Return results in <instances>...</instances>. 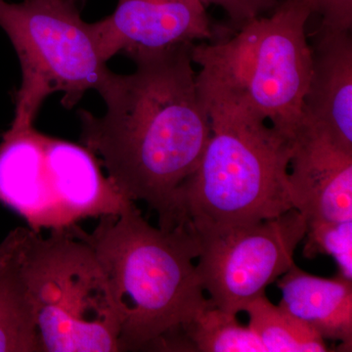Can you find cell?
<instances>
[{
    "mask_svg": "<svg viewBox=\"0 0 352 352\" xmlns=\"http://www.w3.org/2000/svg\"><path fill=\"white\" fill-rule=\"evenodd\" d=\"M131 57L135 71L112 73L99 94L101 117L80 113L82 144L131 201H145L170 226L176 195L212 135L197 88L191 45Z\"/></svg>",
    "mask_w": 352,
    "mask_h": 352,
    "instance_id": "1",
    "label": "cell"
},
{
    "mask_svg": "<svg viewBox=\"0 0 352 352\" xmlns=\"http://www.w3.org/2000/svg\"><path fill=\"white\" fill-rule=\"evenodd\" d=\"M74 229L105 275L120 349L176 351L183 329L212 303L194 263L200 252L196 234L185 226H152L134 203L122 214L100 217L94 232Z\"/></svg>",
    "mask_w": 352,
    "mask_h": 352,
    "instance_id": "2",
    "label": "cell"
},
{
    "mask_svg": "<svg viewBox=\"0 0 352 352\" xmlns=\"http://www.w3.org/2000/svg\"><path fill=\"white\" fill-rule=\"evenodd\" d=\"M311 14L307 0H285L270 17L250 21L232 38L192 44V61L201 67L197 88L208 116L270 120L293 140L311 75L305 34Z\"/></svg>",
    "mask_w": 352,
    "mask_h": 352,
    "instance_id": "3",
    "label": "cell"
},
{
    "mask_svg": "<svg viewBox=\"0 0 352 352\" xmlns=\"http://www.w3.org/2000/svg\"><path fill=\"white\" fill-rule=\"evenodd\" d=\"M212 135L178 190L168 228L201 234L273 219L296 208L292 139L265 122L210 116Z\"/></svg>",
    "mask_w": 352,
    "mask_h": 352,
    "instance_id": "4",
    "label": "cell"
},
{
    "mask_svg": "<svg viewBox=\"0 0 352 352\" xmlns=\"http://www.w3.org/2000/svg\"><path fill=\"white\" fill-rule=\"evenodd\" d=\"M39 352L122 351L120 323L94 250L74 226L50 237L23 228L18 247Z\"/></svg>",
    "mask_w": 352,
    "mask_h": 352,
    "instance_id": "5",
    "label": "cell"
},
{
    "mask_svg": "<svg viewBox=\"0 0 352 352\" xmlns=\"http://www.w3.org/2000/svg\"><path fill=\"white\" fill-rule=\"evenodd\" d=\"M0 28L17 53L22 82L15 95V126H30L46 98L59 92L66 109L88 90L100 92L112 75L94 23L69 0H0Z\"/></svg>",
    "mask_w": 352,
    "mask_h": 352,
    "instance_id": "6",
    "label": "cell"
},
{
    "mask_svg": "<svg viewBox=\"0 0 352 352\" xmlns=\"http://www.w3.org/2000/svg\"><path fill=\"white\" fill-rule=\"evenodd\" d=\"M307 219L296 208L273 219L196 234V268L214 307L238 315L294 265Z\"/></svg>",
    "mask_w": 352,
    "mask_h": 352,
    "instance_id": "7",
    "label": "cell"
},
{
    "mask_svg": "<svg viewBox=\"0 0 352 352\" xmlns=\"http://www.w3.org/2000/svg\"><path fill=\"white\" fill-rule=\"evenodd\" d=\"M206 7L203 0H119L94 25L108 61L131 58L214 38Z\"/></svg>",
    "mask_w": 352,
    "mask_h": 352,
    "instance_id": "8",
    "label": "cell"
},
{
    "mask_svg": "<svg viewBox=\"0 0 352 352\" xmlns=\"http://www.w3.org/2000/svg\"><path fill=\"white\" fill-rule=\"evenodd\" d=\"M289 168L296 208L307 224L352 220V152L303 122L292 140Z\"/></svg>",
    "mask_w": 352,
    "mask_h": 352,
    "instance_id": "9",
    "label": "cell"
},
{
    "mask_svg": "<svg viewBox=\"0 0 352 352\" xmlns=\"http://www.w3.org/2000/svg\"><path fill=\"white\" fill-rule=\"evenodd\" d=\"M44 135L34 124H10L0 142V204L30 229L69 228L51 183Z\"/></svg>",
    "mask_w": 352,
    "mask_h": 352,
    "instance_id": "10",
    "label": "cell"
},
{
    "mask_svg": "<svg viewBox=\"0 0 352 352\" xmlns=\"http://www.w3.org/2000/svg\"><path fill=\"white\" fill-rule=\"evenodd\" d=\"M311 50V75L303 100V122L352 152L351 32L320 28Z\"/></svg>",
    "mask_w": 352,
    "mask_h": 352,
    "instance_id": "11",
    "label": "cell"
},
{
    "mask_svg": "<svg viewBox=\"0 0 352 352\" xmlns=\"http://www.w3.org/2000/svg\"><path fill=\"white\" fill-rule=\"evenodd\" d=\"M44 150L53 191L69 227L80 219L122 214L129 200L85 145L44 135Z\"/></svg>",
    "mask_w": 352,
    "mask_h": 352,
    "instance_id": "12",
    "label": "cell"
},
{
    "mask_svg": "<svg viewBox=\"0 0 352 352\" xmlns=\"http://www.w3.org/2000/svg\"><path fill=\"white\" fill-rule=\"evenodd\" d=\"M279 307L316 331L324 340L352 344V281L314 276L294 264L278 279Z\"/></svg>",
    "mask_w": 352,
    "mask_h": 352,
    "instance_id": "13",
    "label": "cell"
},
{
    "mask_svg": "<svg viewBox=\"0 0 352 352\" xmlns=\"http://www.w3.org/2000/svg\"><path fill=\"white\" fill-rule=\"evenodd\" d=\"M22 227L2 241L0 252V352H38L36 317L19 261Z\"/></svg>",
    "mask_w": 352,
    "mask_h": 352,
    "instance_id": "14",
    "label": "cell"
},
{
    "mask_svg": "<svg viewBox=\"0 0 352 352\" xmlns=\"http://www.w3.org/2000/svg\"><path fill=\"white\" fill-rule=\"evenodd\" d=\"M249 327L263 342L266 352L328 351L325 340L316 331L273 305L265 296L251 300L244 308Z\"/></svg>",
    "mask_w": 352,
    "mask_h": 352,
    "instance_id": "15",
    "label": "cell"
},
{
    "mask_svg": "<svg viewBox=\"0 0 352 352\" xmlns=\"http://www.w3.org/2000/svg\"><path fill=\"white\" fill-rule=\"evenodd\" d=\"M185 349L201 352H266L256 333L241 325L237 315L210 303L182 333Z\"/></svg>",
    "mask_w": 352,
    "mask_h": 352,
    "instance_id": "16",
    "label": "cell"
},
{
    "mask_svg": "<svg viewBox=\"0 0 352 352\" xmlns=\"http://www.w3.org/2000/svg\"><path fill=\"white\" fill-rule=\"evenodd\" d=\"M305 239V256H332L339 267L340 276L352 281V220L308 223Z\"/></svg>",
    "mask_w": 352,
    "mask_h": 352,
    "instance_id": "17",
    "label": "cell"
},
{
    "mask_svg": "<svg viewBox=\"0 0 352 352\" xmlns=\"http://www.w3.org/2000/svg\"><path fill=\"white\" fill-rule=\"evenodd\" d=\"M307 2L312 13L321 16L322 29L351 32L352 0H307Z\"/></svg>",
    "mask_w": 352,
    "mask_h": 352,
    "instance_id": "18",
    "label": "cell"
},
{
    "mask_svg": "<svg viewBox=\"0 0 352 352\" xmlns=\"http://www.w3.org/2000/svg\"><path fill=\"white\" fill-rule=\"evenodd\" d=\"M206 6H217L226 11L236 30L277 6V0H203Z\"/></svg>",
    "mask_w": 352,
    "mask_h": 352,
    "instance_id": "19",
    "label": "cell"
},
{
    "mask_svg": "<svg viewBox=\"0 0 352 352\" xmlns=\"http://www.w3.org/2000/svg\"><path fill=\"white\" fill-rule=\"evenodd\" d=\"M69 1L75 2V3H76V1H78V0H69Z\"/></svg>",
    "mask_w": 352,
    "mask_h": 352,
    "instance_id": "20",
    "label": "cell"
},
{
    "mask_svg": "<svg viewBox=\"0 0 352 352\" xmlns=\"http://www.w3.org/2000/svg\"><path fill=\"white\" fill-rule=\"evenodd\" d=\"M1 248H2L1 243H0V252H1Z\"/></svg>",
    "mask_w": 352,
    "mask_h": 352,
    "instance_id": "21",
    "label": "cell"
}]
</instances>
